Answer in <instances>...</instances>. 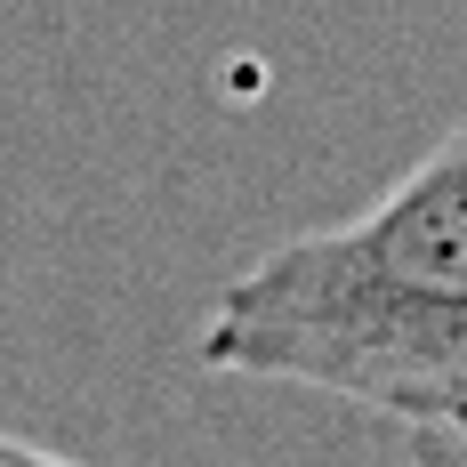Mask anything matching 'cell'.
<instances>
[{
	"label": "cell",
	"instance_id": "cell-2",
	"mask_svg": "<svg viewBox=\"0 0 467 467\" xmlns=\"http://www.w3.org/2000/svg\"><path fill=\"white\" fill-rule=\"evenodd\" d=\"M0 467H81V460L48 451V443H25V435H0Z\"/></svg>",
	"mask_w": 467,
	"mask_h": 467
},
{
	"label": "cell",
	"instance_id": "cell-3",
	"mask_svg": "<svg viewBox=\"0 0 467 467\" xmlns=\"http://www.w3.org/2000/svg\"><path fill=\"white\" fill-rule=\"evenodd\" d=\"M443 435L460 443V467H467V411H460V420H451V427H443Z\"/></svg>",
	"mask_w": 467,
	"mask_h": 467
},
{
	"label": "cell",
	"instance_id": "cell-1",
	"mask_svg": "<svg viewBox=\"0 0 467 467\" xmlns=\"http://www.w3.org/2000/svg\"><path fill=\"white\" fill-rule=\"evenodd\" d=\"M202 363L403 427H451L467 411V130L363 218L315 226L234 275L202 323Z\"/></svg>",
	"mask_w": 467,
	"mask_h": 467
}]
</instances>
